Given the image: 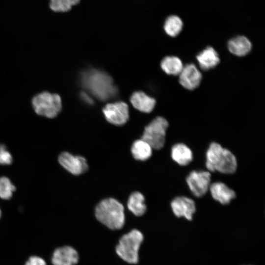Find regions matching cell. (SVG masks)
<instances>
[{"label":"cell","instance_id":"obj_10","mask_svg":"<svg viewBox=\"0 0 265 265\" xmlns=\"http://www.w3.org/2000/svg\"><path fill=\"white\" fill-rule=\"evenodd\" d=\"M178 76L181 85L189 90L196 88L202 79L201 72L193 63H188L184 66Z\"/></svg>","mask_w":265,"mask_h":265},{"label":"cell","instance_id":"obj_26","mask_svg":"<svg viewBox=\"0 0 265 265\" xmlns=\"http://www.w3.org/2000/svg\"><path fill=\"white\" fill-rule=\"evenodd\" d=\"M81 96L83 100L88 104H91L92 103L91 99L87 95V94L83 93L81 95Z\"/></svg>","mask_w":265,"mask_h":265},{"label":"cell","instance_id":"obj_9","mask_svg":"<svg viewBox=\"0 0 265 265\" xmlns=\"http://www.w3.org/2000/svg\"><path fill=\"white\" fill-rule=\"evenodd\" d=\"M58 161L65 169L75 175H80L88 169L85 159L80 156H74L64 152L58 157Z\"/></svg>","mask_w":265,"mask_h":265},{"label":"cell","instance_id":"obj_11","mask_svg":"<svg viewBox=\"0 0 265 265\" xmlns=\"http://www.w3.org/2000/svg\"><path fill=\"white\" fill-rule=\"evenodd\" d=\"M171 207L177 217H184L188 220L192 219L193 214L196 211L194 201L185 196L175 197L171 201Z\"/></svg>","mask_w":265,"mask_h":265},{"label":"cell","instance_id":"obj_8","mask_svg":"<svg viewBox=\"0 0 265 265\" xmlns=\"http://www.w3.org/2000/svg\"><path fill=\"white\" fill-rule=\"evenodd\" d=\"M105 118L109 123L115 125H122L129 118V108L123 102H117L107 104L103 108Z\"/></svg>","mask_w":265,"mask_h":265},{"label":"cell","instance_id":"obj_23","mask_svg":"<svg viewBox=\"0 0 265 265\" xmlns=\"http://www.w3.org/2000/svg\"><path fill=\"white\" fill-rule=\"evenodd\" d=\"M15 189V186L9 178L4 176L0 177V198L4 200L10 199Z\"/></svg>","mask_w":265,"mask_h":265},{"label":"cell","instance_id":"obj_27","mask_svg":"<svg viewBox=\"0 0 265 265\" xmlns=\"http://www.w3.org/2000/svg\"><path fill=\"white\" fill-rule=\"evenodd\" d=\"M1 211H0V217H1Z\"/></svg>","mask_w":265,"mask_h":265},{"label":"cell","instance_id":"obj_20","mask_svg":"<svg viewBox=\"0 0 265 265\" xmlns=\"http://www.w3.org/2000/svg\"><path fill=\"white\" fill-rule=\"evenodd\" d=\"M143 195L139 192H134L130 196L128 202L129 210L136 216H141L146 211Z\"/></svg>","mask_w":265,"mask_h":265},{"label":"cell","instance_id":"obj_12","mask_svg":"<svg viewBox=\"0 0 265 265\" xmlns=\"http://www.w3.org/2000/svg\"><path fill=\"white\" fill-rule=\"evenodd\" d=\"M79 256L72 247L64 246L56 248L53 252L51 262L53 265H75Z\"/></svg>","mask_w":265,"mask_h":265},{"label":"cell","instance_id":"obj_3","mask_svg":"<svg viewBox=\"0 0 265 265\" xmlns=\"http://www.w3.org/2000/svg\"><path fill=\"white\" fill-rule=\"evenodd\" d=\"M95 216L100 222L111 230L120 229L124 225V208L113 198L102 201L96 208Z\"/></svg>","mask_w":265,"mask_h":265},{"label":"cell","instance_id":"obj_24","mask_svg":"<svg viewBox=\"0 0 265 265\" xmlns=\"http://www.w3.org/2000/svg\"><path fill=\"white\" fill-rule=\"evenodd\" d=\"M12 157L6 146L0 144V164L9 165L12 162Z\"/></svg>","mask_w":265,"mask_h":265},{"label":"cell","instance_id":"obj_6","mask_svg":"<svg viewBox=\"0 0 265 265\" xmlns=\"http://www.w3.org/2000/svg\"><path fill=\"white\" fill-rule=\"evenodd\" d=\"M168 127L167 121L158 116L153 119L145 128L142 139L156 150L161 149L165 141V135Z\"/></svg>","mask_w":265,"mask_h":265},{"label":"cell","instance_id":"obj_18","mask_svg":"<svg viewBox=\"0 0 265 265\" xmlns=\"http://www.w3.org/2000/svg\"><path fill=\"white\" fill-rule=\"evenodd\" d=\"M160 66L167 74L177 76L181 73L184 65L179 57L175 56H167L161 60Z\"/></svg>","mask_w":265,"mask_h":265},{"label":"cell","instance_id":"obj_17","mask_svg":"<svg viewBox=\"0 0 265 265\" xmlns=\"http://www.w3.org/2000/svg\"><path fill=\"white\" fill-rule=\"evenodd\" d=\"M171 155L172 159L181 166L188 165L193 159L191 149L182 143L175 144L172 146Z\"/></svg>","mask_w":265,"mask_h":265},{"label":"cell","instance_id":"obj_2","mask_svg":"<svg viewBox=\"0 0 265 265\" xmlns=\"http://www.w3.org/2000/svg\"><path fill=\"white\" fill-rule=\"evenodd\" d=\"M206 166L208 171L223 174H233L237 168L235 156L228 149L216 142L210 144L206 155Z\"/></svg>","mask_w":265,"mask_h":265},{"label":"cell","instance_id":"obj_25","mask_svg":"<svg viewBox=\"0 0 265 265\" xmlns=\"http://www.w3.org/2000/svg\"><path fill=\"white\" fill-rule=\"evenodd\" d=\"M25 265H47V264L42 258L33 256L29 258Z\"/></svg>","mask_w":265,"mask_h":265},{"label":"cell","instance_id":"obj_15","mask_svg":"<svg viewBox=\"0 0 265 265\" xmlns=\"http://www.w3.org/2000/svg\"><path fill=\"white\" fill-rule=\"evenodd\" d=\"M227 47L232 54L238 56H243L249 53L252 45L247 37L240 35L230 39L227 43Z\"/></svg>","mask_w":265,"mask_h":265},{"label":"cell","instance_id":"obj_19","mask_svg":"<svg viewBox=\"0 0 265 265\" xmlns=\"http://www.w3.org/2000/svg\"><path fill=\"white\" fill-rule=\"evenodd\" d=\"M152 148L145 141L141 139L137 140L133 143L131 151L134 159L140 160H145L151 157Z\"/></svg>","mask_w":265,"mask_h":265},{"label":"cell","instance_id":"obj_13","mask_svg":"<svg viewBox=\"0 0 265 265\" xmlns=\"http://www.w3.org/2000/svg\"><path fill=\"white\" fill-rule=\"evenodd\" d=\"M209 190L212 197L222 205H227L235 198V192L222 182L211 184Z\"/></svg>","mask_w":265,"mask_h":265},{"label":"cell","instance_id":"obj_1","mask_svg":"<svg viewBox=\"0 0 265 265\" xmlns=\"http://www.w3.org/2000/svg\"><path fill=\"white\" fill-rule=\"evenodd\" d=\"M81 83L87 91L102 101L113 98L117 92L111 78L107 74L96 69H90L83 73Z\"/></svg>","mask_w":265,"mask_h":265},{"label":"cell","instance_id":"obj_14","mask_svg":"<svg viewBox=\"0 0 265 265\" xmlns=\"http://www.w3.org/2000/svg\"><path fill=\"white\" fill-rule=\"evenodd\" d=\"M196 59L200 68L207 71L214 68L220 62L217 52L212 47H208L196 56Z\"/></svg>","mask_w":265,"mask_h":265},{"label":"cell","instance_id":"obj_21","mask_svg":"<svg viewBox=\"0 0 265 265\" xmlns=\"http://www.w3.org/2000/svg\"><path fill=\"white\" fill-rule=\"evenodd\" d=\"M183 25L182 21L178 16L171 15L165 20L164 24V29L169 36L175 37L181 31Z\"/></svg>","mask_w":265,"mask_h":265},{"label":"cell","instance_id":"obj_16","mask_svg":"<svg viewBox=\"0 0 265 265\" xmlns=\"http://www.w3.org/2000/svg\"><path fill=\"white\" fill-rule=\"evenodd\" d=\"M130 101L134 108L146 113L151 112L156 104L155 99L141 91L134 92L131 97Z\"/></svg>","mask_w":265,"mask_h":265},{"label":"cell","instance_id":"obj_7","mask_svg":"<svg viewBox=\"0 0 265 265\" xmlns=\"http://www.w3.org/2000/svg\"><path fill=\"white\" fill-rule=\"evenodd\" d=\"M211 173L208 171L193 170L186 178L187 185L193 195L196 197L203 196L209 190Z\"/></svg>","mask_w":265,"mask_h":265},{"label":"cell","instance_id":"obj_22","mask_svg":"<svg viewBox=\"0 0 265 265\" xmlns=\"http://www.w3.org/2000/svg\"><path fill=\"white\" fill-rule=\"evenodd\" d=\"M80 0H50V7L55 12H66L77 5Z\"/></svg>","mask_w":265,"mask_h":265},{"label":"cell","instance_id":"obj_5","mask_svg":"<svg viewBox=\"0 0 265 265\" xmlns=\"http://www.w3.org/2000/svg\"><path fill=\"white\" fill-rule=\"evenodd\" d=\"M35 112L40 115L53 118L61 109V100L56 94L43 92L35 96L32 100Z\"/></svg>","mask_w":265,"mask_h":265},{"label":"cell","instance_id":"obj_4","mask_svg":"<svg viewBox=\"0 0 265 265\" xmlns=\"http://www.w3.org/2000/svg\"><path fill=\"white\" fill-rule=\"evenodd\" d=\"M143 240L142 234L136 229L124 235L116 247L117 255L128 263L137 264L138 262V250Z\"/></svg>","mask_w":265,"mask_h":265}]
</instances>
